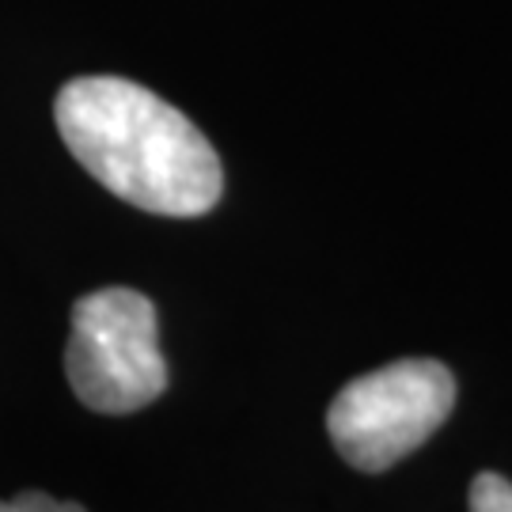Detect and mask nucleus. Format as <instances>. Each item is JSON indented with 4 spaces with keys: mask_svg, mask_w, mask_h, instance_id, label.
Returning <instances> with one entry per match:
<instances>
[{
    "mask_svg": "<svg viewBox=\"0 0 512 512\" xmlns=\"http://www.w3.org/2000/svg\"><path fill=\"white\" fill-rule=\"evenodd\" d=\"M456 406V380L440 361H395L349 380L327 410L334 448L357 471H387L437 433Z\"/></svg>",
    "mask_w": 512,
    "mask_h": 512,
    "instance_id": "obj_3",
    "label": "nucleus"
},
{
    "mask_svg": "<svg viewBox=\"0 0 512 512\" xmlns=\"http://www.w3.org/2000/svg\"><path fill=\"white\" fill-rule=\"evenodd\" d=\"M0 512H84V505L73 501H54L42 490H27V494L12 497V501H0Z\"/></svg>",
    "mask_w": 512,
    "mask_h": 512,
    "instance_id": "obj_5",
    "label": "nucleus"
},
{
    "mask_svg": "<svg viewBox=\"0 0 512 512\" xmlns=\"http://www.w3.org/2000/svg\"><path fill=\"white\" fill-rule=\"evenodd\" d=\"M467 509L471 512H512V482L505 475L482 471V475L471 482Z\"/></svg>",
    "mask_w": 512,
    "mask_h": 512,
    "instance_id": "obj_4",
    "label": "nucleus"
},
{
    "mask_svg": "<svg viewBox=\"0 0 512 512\" xmlns=\"http://www.w3.org/2000/svg\"><path fill=\"white\" fill-rule=\"evenodd\" d=\"M61 141L92 179L160 217H202L224 171L209 137L167 99L122 76L69 80L54 103Z\"/></svg>",
    "mask_w": 512,
    "mask_h": 512,
    "instance_id": "obj_1",
    "label": "nucleus"
},
{
    "mask_svg": "<svg viewBox=\"0 0 512 512\" xmlns=\"http://www.w3.org/2000/svg\"><path fill=\"white\" fill-rule=\"evenodd\" d=\"M65 376L76 399L99 414H133L167 391L156 308L137 289H99L73 304Z\"/></svg>",
    "mask_w": 512,
    "mask_h": 512,
    "instance_id": "obj_2",
    "label": "nucleus"
}]
</instances>
